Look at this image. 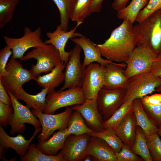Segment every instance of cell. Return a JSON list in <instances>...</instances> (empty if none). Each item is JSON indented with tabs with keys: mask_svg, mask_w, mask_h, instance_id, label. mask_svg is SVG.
<instances>
[{
	"mask_svg": "<svg viewBox=\"0 0 161 161\" xmlns=\"http://www.w3.org/2000/svg\"><path fill=\"white\" fill-rule=\"evenodd\" d=\"M133 24L124 20L103 43L95 44L102 56L114 62L125 63L137 46V35Z\"/></svg>",
	"mask_w": 161,
	"mask_h": 161,
	"instance_id": "obj_1",
	"label": "cell"
},
{
	"mask_svg": "<svg viewBox=\"0 0 161 161\" xmlns=\"http://www.w3.org/2000/svg\"><path fill=\"white\" fill-rule=\"evenodd\" d=\"M137 46L149 48L158 56H161V10L150 15L134 26Z\"/></svg>",
	"mask_w": 161,
	"mask_h": 161,
	"instance_id": "obj_2",
	"label": "cell"
},
{
	"mask_svg": "<svg viewBox=\"0 0 161 161\" xmlns=\"http://www.w3.org/2000/svg\"><path fill=\"white\" fill-rule=\"evenodd\" d=\"M33 58L36 60L30 69L36 78L43 73L51 72L62 61L59 51L53 45L47 44L34 48L20 59L21 61Z\"/></svg>",
	"mask_w": 161,
	"mask_h": 161,
	"instance_id": "obj_3",
	"label": "cell"
},
{
	"mask_svg": "<svg viewBox=\"0 0 161 161\" xmlns=\"http://www.w3.org/2000/svg\"><path fill=\"white\" fill-rule=\"evenodd\" d=\"M161 84V77L150 72L134 75L129 79L123 103L149 95Z\"/></svg>",
	"mask_w": 161,
	"mask_h": 161,
	"instance_id": "obj_4",
	"label": "cell"
},
{
	"mask_svg": "<svg viewBox=\"0 0 161 161\" xmlns=\"http://www.w3.org/2000/svg\"><path fill=\"white\" fill-rule=\"evenodd\" d=\"M85 100L81 87L69 88L57 92L54 90L47 95L46 106L43 113L52 114L63 107L82 104Z\"/></svg>",
	"mask_w": 161,
	"mask_h": 161,
	"instance_id": "obj_5",
	"label": "cell"
},
{
	"mask_svg": "<svg viewBox=\"0 0 161 161\" xmlns=\"http://www.w3.org/2000/svg\"><path fill=\"white\" fill-rule=\"evenodd\" d=\"M159 56L148 47L136 46L125 62L126 75L129 79L136 75L150 72L154 61Z\"/></svg>",
	"mask_w": 161,
	"mask_h": 161,
	"instance_id": "obj_6",
	"label": "cell"
},
{
	"mask_svg": "<svg viewBox=\"0 0 161 161\" xmlns=\"http://www.w3.org/2000/svg\"><path fill=\"white\" fill-rule=\"evenodd\" d=\"M72 110L71 107H67L61 113L52 114H45L32 109V113L39 120L42 126L41 132L37 137L38 142L49 139L56 130L66 129Z\"/></svg>",
	"mask_w": 161,
	"mask_h": 161,
	"instance_id": "obj_7",
	"label": "cell"
},
{
	"mask_svg": "<svg viewBox=\"0 0 161 161\" xmlns=\"http://www.w3.org/2000/svg\"><path fill=\"white\" fill-rule=\"evenodd\" d=\"M6 69L7 74L0 77V80L6 91L12 93L22 87L25 83L36 79L30 70L24 68L20 61L12 56Z\"/></svg>",
	"mask_w": 161,
	"mask_h": 161,
	"instance_id": "obj_8",
	"label": "cell"
},
{
	"mask_svg": "<svg viewBox=\"0 0 161 161\" xmlns=\"http://www.w3.org/2000/svg\"><path fill=\"white\" fill-rule=\"evenodd\" d=\"M82 49L79 45L75 44L70 51L68 61L65 65L64 83L58 91L82 87L86 68L81 61L80 53Z\"/></svg>",
	"mask_w": 161,
	"mask_h": 161,
	"instance_id": "obj_9",
	"label": "cell"
},
{
	"mask_svg": "<svg viewBox=\"0 0 161 161\" xmlns=\"http://www.w3.org/2000/svg\"><path fill=\"white\" fill-rule=\"evenodd\" d=\"M41 35L40 27L32 31L29 27H26L24 28V35L21 37L15 38L5 36L4 39L6 45L12 50V57L20 60L29 49L37 47L46 44L42 41Z\"/></svg>",
	"mask_w": 161,
	"mask_h": 161,
	"instance_id": "obj_10",
	"label": "cell"
},
{
	"mask_svg": "<svg viewBox=\"0 0 161 161\" xmlns=\"http://www.w3.org/2000/svg\"><path fill=\"white\" fill-rule=\"evenodd\" d=\"M12 102L13 113L9 125L11 126L10 134H22L26 129V123L32 125L35 129L41 127L39 120L37 118L27 106L21 104L10 91H7Z\"/></svg>",
	"mask_w": 161,
	"mask_h": 161,
	"instance_id": "obj_11",
	"label": "cell"
},
{
	"mask_svg": "<svg viewBox=\"0 0 161 161\" xmlns=\"http://www.w3.org/2000/svg\"><path fill=\"white\" fill-rule=\"evenodd\" d=\"M125 88H102L96 99L98 108L104 121L110 118L123 103Z\"/></svg>",
	"mask_w": 161,
	"mask_h": 161,
	"instance_id": "obj_12",
	"label": "cell"
},
{
	"mask_svg": "<svg viewBox=\"0 0 161 161\" xmlns=\"http://www.w3.org/2000/svg\"><path fill=\"white\" fill-rule=\"evenodd\" d=\"M105 66L92 63L86 68V73L81 87L86 99L96 100L97 94L104 84Z\"/></svg>",
	"mask_w": 161,
	"mask_h": 161,
	"instance_id": "obj_13",
	"label": "cell"
},
{
	"mask_svg": "<svg viewBox=\"0 0 161 161\" xmlns=\"http://www.w3.org/2000/svg\"><path fill=\"white\" fill-rule=\"evenodd\" d=\"M83 23H77L73 29L69 31L64 30L60 24L57 26L55 30L53 32H48L46 35L48 39L44 42L47 44H51L54 46L59 51L61 61L66 65L67 63L71 52L66 51L65 47L69 39L83 36L80 33L76 32L77 28Z\"/></svg>",
	"mask_w": 161,
	"mask_h": 161,
	"instance_id": "obj_14",
	"label": "cell"
},
{
	"mask_svg": "<svg viewBox=\"0 0 161 161\" xmlns=\"http://www.w3.org/2000/svg\"><path fill=\"white\" fill-rule=\"evenodd\" d=\"M90 137L88 134L68 136L60 152L64 161H81L86 156L88 143Z\"/></svg>",
	"mask_w": 161,
	"mask_h": 161,
	"instance_id": "obj_15",
	"label": "cell"
},
{
	"mask_svg": "<svg viewBox=\"0 0 161 161\" xmlns=\"http://www.w3.org/2000/svg\"><path fill=\"white\" fill-rule=\"evenodd\" d=\"M78 111L84 119L86 124L94 131L103 130L104 121L98 110L95 99H86L82 104L71 107Z\"/></svg>",
	"mask_w": 161,
	"mask_h": 161,
	"instance_id": "obj_16",
	"label": "cell"
},
{
	"mask_svg": "<svg viewBox=\"0 0 161 161\" xmlns=\"http://www.w3.org/2000/svg\"><path fill=\"white\" fill-rule=\"evenodd\" d=\"M41 127L35 129L31 137L26 140L21 134H19L16 137H11L5 132L3 127L0 126V156L4 148H11L15 151L21 157L27 153L32 141L41 130Z\"/></svg>",
	"mask_w": 161,
	"mask_h": 161,
	"instance_id": "obj_17",
	"label": "cell"
},
{
	"mask_svg": "<svg viewBox=\"0 0 161 161\" xmlns=\"http://www.w3.org/2000/svg\"><path fill=\"white\" fill-rule=\"evenodd\" d=\"M125 63H110L105 66L104 84L103 88L107 89L125 88L129 79L124 71Z\"/></svg>",
	"mask_w": 161,
	"mask_h": 161,
	"instance_id": "obj_18",
	"label": "cell"
},
{
	"mask_svg": "<svg viewBox=\"0 0 161 161\" xmlns=\"http://www.w3.org/2000/svg\"><path fill=\"white\" fill-rule=\"evenodd\" d=\"M70 40L75 44L79 45L83 50L84 59L82 64L84 66L86 67L94 62L105 66L108 64L114 63L108 59L103 58L95 44L85 36L83 35Z\"/></svg>",
	"mask_w": 161,
	"mask_h": 161,
	"instance_id": "obj_19",
	"label": "cell"
},
{
	"mask_svg": "<svg viewBox=\"0 0 161 161\" xmlns=\"http://www.w3.org/2000/svg\"><path fill=\"white\" fill-rule=\"evenodd\" d=\"M87 155L93 157L96 161H117L111 147L104 141L94 136H90L86 150Z\"/></svg>",
	"mask_w": 161,
	"mask_h": 161,
	"instance_id": "obj_20",
	"label": "cell"
},
{
	"mask_svg": "<svg viewBox=\"0 0 161 161\" xmlns=\"http://www.w3.org/2000/svg\"><path fill=\"white\" fill-rule=\"evenodd\" d=\"M137 126L135 115L133 109L120 125L114 129L123 144L131 149L135 139Z\"/></svg>",
	"mask_w": 161,
	"mask_h": 161,
	"instance_id": "obj_21",
	"label": "cell"
},
{
	"mask_svg": "<svg viewBox=\"0 0 161 161\" xmlns=\"http://www.w3.org/2000/svg\"><path fill=\"white\" fill-rule=\"evenodd\" d=\"M48 91V87L43 88L37 94L33 95L27 93L22 87L12 93L18 100L24 102L29 108L43 112L46 106V97Z\"/></svg>",
	"mask_w": 161,
	"mask_h": 161,
	"instance_id": "obj_22",
	"label": "cell"
},
{
	"mask_svg": "<svg viewBox=\"0 0 161 161\" xmlns=\"http://www.w3.org/2000/svg\"><path fill=\"white\" fill-rule=\"evenodd\" d=\"M65 64L63 62L56 66L50 72L36 78L37 84L43 87L48 88V92L55 90L64 81V73L63 72Z\"/></svg>",
	"mask_w": 161,
	"mask_h": 161,
	"instance_id": "obj_23",
	"label": "cell"
},
{
	"mask_svg": "<svg viewBox=\"0 0 161 161\" xmlns=\"http://www.w3.org/2000/svg\"><path fill=\"white\" fill-rule=\"evenodd\" d=\"M66 129L59 130L47 140L36 145L37 147L44 153L49 155H57L64 147L68 136Z\"/></svg>",
	"mask_w": 161,
	"mask_h": 161,
	"instance_id": "obj_24",
	"label": "cell"
},
{
	"mask_svg": "<svg viewBox=\"0 0 161 161\" xmlns=\"http://www.w3.org/2000/svg\"><path fill=\"white\" fill-rule=\"evenodd\" d=\"M133 109L137 125L142 129L147 139L152 134L157 133L158 128L150 119L145 112L140 99L133 101Z\"/></svg>",
	"mask_w": 161,
	"mask_h": 161,
	"instance_id": "obj_25",
	"label": "cell"
},
{
	"mask_svg": "<svg viewBox=\"0 0 161 161\" xmlns=\"http://www.w3.org/2000/svg\"><path fill=\"white\" fill-rule=\"evenodd\" d=\"M66 130L68 136L86 134L89 135L94 131L88 127L81 114L76 110L72 112L68 121Z\"/></svg>",
	"mask_w": 161,
	"mask_h": 161,
	"instance_id": "obj_26",
	"label": "cell"
},
{
	"mask_svg": "<svg viewBox=\"0 0 161 161\" xmlns=\"http://www.w3.org/2000/svg\"><path fill=\"white\" fill-rule=\"evenodd\" d=\"M93 0H72L70 16L72 21L83 22L85 19L89 16Z\"/></svg>",
	"mask_w": 161,
	"mask_h": 161,
	"instance_id": "obj_27",
	"label": "cell"
},
{
	"mask_svg": "<svg viewBox=\"0 0 161 161\" xmlns=\"http://www.w3.org/2000/svg\"><path fill=\"white\" fill-rule=\"evenodd\" d=\"M148 1L132 0L128 5L117 11V18L123 20H128L133 24L139 13L146 6Z\"/></svg>",
	"mask_w": 161,
	"mask_h": 161,
	"instance_id": "obj_28",
	"label": "cell"
},
{
	"mask_svg": "<svg viewBox=\"0 0 161 161\" xmlns=\"http://www.w3.org/2000/svg\"><path fill=\"white\" fill-rule=\"evenodd\" d=\"M21 161H64L62 155L59 153L55 155L46 154L41 151L33 143H31L27 152L21 157Z\"/></svg>",
	"mask_w": 161,
	"mask_h": 161,
	"instance_id": "obj_29",
	"label": "cell"
},
{
	"mask_svg": "<svg viewBox=\"0 0 161 161\" xmlns=\"http://www.w3.org/2000/svg\"><path fill=\"white\" fill-rule=\"evenodd\" d=\"M133 101L123 103L110 118L104 121V129H114L116 128L127 115L133 110Z\"/></svg>",
	"mask_w": 161,
	"mask_h": 161,
	"instance_id": "obj_30",
	"label": "cell"
},
{
	"mask_svg": "<svg viewBox=\"0 0 161 161\" xmlns=\"http://www.w3.org/2000/svg\"><path fill=\"white\" fill-rule=\"evenodd\" d=\"M132 151L144 161H152L149 151L147 139L141 128L137 125L135 139Z\"/></svg>",
	"mask_w": 161,
	"mask_h": 161,
	"instance_id": "obj_31",
	"label": "cell"
},
{
	"mask_svg": "<svg viewBox=\"0 0 161 161\" xmlns=\"http://www.w3.org/2000/svg\"><path fill=\"white\" fill-rule=\"evenodd\" d=\"M100 138L105 142L115 153L119 152L123 143L114 132L110 128L104 129L99 131H94L89 134Z\"/></svg>",
	"mask_w": 161,
	"mask_h": 161,
	"instance_id": "obj_32",
	"label": "cell"
},
{
	"mask_svg": "<svg viewBox=\"0 0 161 161\" xmlns=\"http://www.w3.org/2000/svg\"><path fill=\"white\" fill-rule=\"evenodd\" d=\"M20 0H0V28L10 22Z\"/></svg>",
	"mask_w": 161,
	"mask_h": 161,
	"instance_id": "obj_33",
	"label": "cell"
},
{
	"mask_svg": "<svg viewBox=\"0 0 161 161\" xmlns=\"http://www.w3.org/2000/svg\"><path fill=\"white\" fill-rule=\"evenodd\" d=\"M57 6L60 14V24L63 29L68 31L72 0H52Z\"/></svg>",
	"mask_w": 161,
	"mask_h": 161,
	"instance_id": "obj_34",
	"label": "cell"
},
{
	"mask_svg": "<svg viewBox=\"0 0 161 161\" xmlns=\"http://www.w3.org/2000/svg\"><path fill=\"white\" fill-rule=\"evenodd\" d=\"M147 144L152 161H161V138L157 133L147 138Z\"/></svg>",
	"mask_w": 161,
	"mask_h": 161,
	"instance_id": "obj_35",
	"label": "cell"
},
{
	"mask_svg": "<svg viewBox=\"0 0 161 161\" xmlns=\"http://www.w3.org/2000/svg\"><path fill=\"white\" fill-rule=\"evenodd\" d=\"M141 103L145 112L151 121L158 127L161 126V103L151 105Z\"/></svg>",
	"mask_w": 161,
	"mask_h": 161,
	"instance_id": "obj_36",
	"label": "cell"
},
{
	"mask_svg": "<svg viewBox=\"0 0 161 161\" xmlns=\"http://www.w3.org/2000/svg\"><path fill=\"white\" fill-rule=\"evenodd\" d=\"M160 10H161V0H148L147 4L139 13L136 21L139 23Z\"/></svg>",
	"mask_w": 161,
	"mask_h": 161,
	"instance_id": "obj_37",
	"label": "cell"
},
{
	"mask_svg": "<svg viewBox=\"0 0 161 161\" xmlns=\"http://www.w3.org/2000/svg\"><path fill=\"white\" fill-rule=\"evenodd\" d=\"M117 161H143V159L135 154L131 148L123 144L120 151L115 153Z\"/></svg>",
	"mask_w": 161,
	"mask_h": 161,
	"instance_id": "obj_38",
	"label": "cell"
},
{
	"mask_svg": "<svg viewBox=\"0 0 161 161\" xmlns=\"http://www.w3.org/2000/svg\"><path fill=\"white\" fill-rule=\"evenodd\" d=\"M13 113L12 105L0 101V123L1 126L6 127L9 125Z\"/></svg>",
	"mask_w": 161,
	"mask_h": 161,
	"instance_id": "obj_39",
	"label": "cell"
},
{
	"mask_svg": "<svg viewBox=\"0 0 161 161\" xmlns=\"http://www.w3.org/2000/svg\"><path fill=\"white\" fill-rule=\"evenodd\" d=\"M12 54L11 48L6 45L0 51V77L6 75V67L9 59Z\"/></svg>",
	"mask_w": 161,
	"mask_h": 161,
	"instance_id": "obj_40",
	"label": "cell"
},
{
	"mask_svg": "<svg viewBox=\"0 0 161 161\" xmlns=\"http://www.w3.org/2000/svg\"><path fill=\"white\" fill-rule=\"evenodd\" d=\"M142 103L148 104H157L161 103V92L148 95L140 99Z\"/></svg>",
	"mask_w": 161,
	"mask_h": 161,
	"instance_id": "obj_41",
	"label": "cell"
},
{
	"mask_svg": "<svg viewBox=\"0 0 161 161\" xmlns=\"http://www.w3.org/2000/svg\"><path fill=\"white\" fill-rule=\"evenodd\" d=\"M0 101L8 105H12L11 98L0 80Z\"/></svg>",
	"mask_w": 161,
	"mask_h": 161,
	"instance_id": "obj_42",
	"label": "cell"
},
{
	"mask_svg": "<svg viewBox=\"0 0 161 161\" xmlns=\"http://www.w3.org/2000/svg\"><path fill=\"white\" fill-rule=\"evenodd\" d=\"M150 72L154 76L161 77V56L154 61Z\"/></svg>",
	"mask_w": 161,
	"mask_h": 161,
	"instance_id": "obj_43",
	"label": "cell"
},
{
	"mask_svg": "<svg viewBox=\"0 0 161 161\" xmlns=\"http://www.w3.org/2000/svg\"><path fill=\"white\" fill-rule=\"evenodd\" d=\"M129 0H114L112 4V7L117 11L122 9Z\"/></svg>",
	"mask_w": 161,
	"mask_h": 161,
	"instance_id": "obj_44",
	"label": "cell"
},
{
	"mask_svg": "<svg viewBox=\"0 0 161 161\" xmlns=\"http://www.w3.org/2000/svg\"><path fill=\"white\" fill-rule=\"evenodd\" d=\"M104 0H93L91 13L99 12L102 8V3Z\"/></svg>",
	"mask_w": 161,
	"mask_h": 161,
	"instance_id": "obj_45",
	"label": "cell"
},
{
	"mask_svg": "<svg viewBox=\"0 0 161 161\" xmlns=\"http://www.w3.org/2000/svg\"><path fill=\"white\" fill-rule=\"evenodd\" d=\"M83 161H96L94 158L90 155L86 156L83 159Z\"/></svg>",
	"mask_w": 161,
	"mask_h": 161,
	"instance_id": "obj_46",
	"label": "cell"
},
{
	"mask_svg": "<svg viewBox=\"0 0 161 161\" xmlns=\"http://www.w3.org/2000/svg\"><path fill=\"white\" fill-rule=\"evenodd\" d=\"M155 92H161V84L156 88Z\"/></svg>",
	"mask_w": 161,
	"mask_h": 161,
	"instance_id": "obj_47",
	"label": "cell"
},
{
	"mask_svg": "<svg viewBox=\"0 0 161 161\" xmlns=\"http://www.w3.org/2000/svg\"><path fill=\"white\" fill-rule=\"evenodd\" d=\"M158 134L161 138V126L159 127Z\"/></svg>",
	"mask_w": 161,
	"mask_h": 161,
	"instance_id": "obj_48",
	"label": "cell"
}]
</instances>
